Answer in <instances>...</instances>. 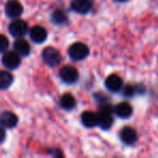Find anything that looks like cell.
Masks as SVG:
<instances>
[{"instance_id":"cell-7","label":"cell","mask_w":158,"mask_h":158,"mask_svg":"<svg viewBox=\"0 0 158 158\" xmlns=\"http://www.w3.org/2000/svg\"><path fill=\"white\" fill-rule=\"evenodd\" d=\"M23 13V6L18 0H9L6 5V14L11 19H16Z\"/></svg>"},{"instance_id":"cell-16","label":"cell","mask_w":158,"mask_h":158,"mask_svg":"<svg viewBox=\"0 0 158 158\" xmlns=\"http://www.w3.org/2000/svg\"><path fill=\"white\" fill-rule=\"evenodd\" d=\"M60 104L61 106L66 110H70L73 108H75L76 106V100L69 93H65L61 97V100H60Z\"/></svg>"},{"instance_id":"cell-20","label":"cell","mask_w":158,"mask_h":158,"mask_svg":"<svg viewBox=\"0 0 158 158\" xmlns=\"http://www.w3.org/2000/svg\"><path fill=\"white\" fill-rule=\"evenodd\" d=\"M8 47H9V40H8V38L5 35L0 34V53L5 52L8 49Z\"/></svg>"},{"instance_id":"cell-8","label":"cell","mask_w":158,"mask_h":158,"mask_svg":"<svg viewBox=\"0 0 158 158\" xmlns=\"http://www.w3.org/2000/svg\"><path fill=\"white\" fill-rule=\"evenodd\" d=\"M136 132L133 128L131 127H125L120 131V140L127 145H133L136 142Z\"/></svg>"},{"instance_id":"cell-18","label":"cell","mask_w":158,"mask_h":158,"mask_svg":"<svg viewBox=\"0 0 158 158\" xmlns=\"http://www.w3.org/2000/svg\"><path fill=\"white\" fill-rule=\"evenodd\" d=\"M52 21H53V23H55V24H57V25H63L67 22V16H66V14L64 13L63 11L56 10V11H54L52 14Z\"/></svg>"},{"instance_id":"cell-2","label":"cell","mask_w":158,"mask_h":158,"mask_svg":"<svg viewBox=\"0 0 158 158\" xmlns=\"http://www.w3.org/2000/svg\"><path fill=\"white\" fill-rule=\"evenodd\" d=\"M68 54L72 60L81 61L86 59L89 54V48L82 42H75L68 49Z\"/></svg>"},{"instance_id":"cell-3","label":"cell","mask_w":158,"mask_h":158,"mask_svg":"<svg viewBox=\"0 0 158 158\" xmlns=\"http://www.w3.org/2000/svg\"><path fill=\"white\" fill-rule=\"evenodd\" d=\"M42 59H44V63L47 65L51 66V67L57 66L62 61L60 51L56 50L55 48H53V47H48V48L44 49V51H42Z\"/></svg>"},{"instance_id":"cell-1","label":"cell","mask_w":158,"mask_h":158,"mask_svg":"<svg viewBox=\"0 0 158 158\" xmlns=\"http://www.w3.org/2000/svg\"><path fill=\"white\" fill-rule=\"evenodd\" d=\"M98 125L104 130H107L113 125V116L110 105H102L98 115Z\"/></svg>"},{"instance_id":"cell-22","label":"cell","mask_w":158,"mask_h":158,"mask_svg":"<svg viewBox=\"0 0 158 158\" xmlns=\"http://www.w3.org/2000/svg\"><path fill=\"white\" fill-rule=\"evenodd\" d=\"M116 1H120V2H125V1H127V0H116Z\"/></svg>"},{"instance_id":"cell-6","label":"cell","mask_w":158,"mask_h":158,"mask_svg":"<svg viewBox=\"0 0 158 158\" xmlns=\"http://www.w3.org/2000/svg\"><path fill=\"white\" fill-rule=\"evenodd\" d=\"M60 77L65 84H75L78 80L79 74L73 66H64L60 72Z\"/></svg>"},{"instance_id":"cell-4","label":"cell","mask_w":158,"mask_h":158,"mask_svg":"<svg viewBox=\"0 0 158 158\" xmlns=\"http://www.w3.org/2000/svg\"><path fill=\"white\" fill-rule=\"evenodd\" d=\"M27 31H28V25L25 21L15 20L9 25V31L13 37H23V36L26 35Z\"/></svg>"},{"instance_id":"cell-12","label":"cell","mask_w":158,"mask_h":158,"mask_svg":"<svg viewBox=\"0 0 158 158\" xmlns=\"http://www.w3.org/2000/svg\"><path fill=\"white\" fill-rule=\"evenodd\" d=\"M92 8V2L90 0H73L72 9L77 13H88Z\"/></svg>"},{"instance_id":"cell-11","label":"cell","mask_w":158,"mask_h":158,"mask_svg":"<svg viewBox=\"0 0 158 158\" xmlns=\"http://www.w3.org/2000/svg\"><path fill=\"white\" fill-rule=\"evenodd\" d=\"M29 36H31V39L33 40L36 44H42V42L46 41L47 39V31L41 26H34L33 28L29 31Z\"/></svg>"},{"instance_id":"cell-15","label":"cell","mask_w":158,"mask_h":158,"mask_svg":"<svg viewBox=\"0 0 158 158\" xmlns=\"http://www.w3.org/2000/svg\"><path fill=\"white\" fill-rule=\"evenodd\" d=\"M81 121L88 128L95 127L98 125V115L93 112H85L81 115Z\"/></svg>"},{"instance_id":"cell-21","label":"cell","mask_w":158,"mask_h":158,"mask_svg":"<svg viewBox=\"0 0 158 158\" xmlns=\"http://www.w3.org/2000/svg\"><path fill=\"white\" fill-rule=\"evenodd\" d=\"M5 139H6V131L3 128L0 127V144H2Z\"/></svg>"},{"instance_id":"cell-17","label":"cell","mask_w":158,"mask_h":158,"mask_svg":"<svg viewBox=\"0 0 158 158\" xmlns=\"http://www.w3.org/2000/svg\"><path fill=\"white\" fill-rule=\"evenodd\" d=\"M13 82V76L11 73L6 72V70H1L0 72V89L5 90L8 89Z\"/></svg>"},{"instance_id":"cell-19","label":"cell","mask_w":158,"mask_h":158,"mask_svg":"<svg viewBox=\"0 0 158 158\" xmlns=\"http://www.w3.org/2000/svg\"><path fill=\"white\" fill-rule=\"evenodd\" d=\"M136 91H138L136 87L132 86V85H127V86L125 87V89H123V94L126 95V97H128V98H131V97H133V95L135 94Z\"/></svg>"},{"instance_id":"cell-9","label":"cell","mask_w":158,"mask_h":158,"mask_svg":"<svg viewBox=\"0 0 158 158\" xmlns=\"http://www.w3.org/2000/svg\"><path fill=\"white\" fill-rule=\"evenodd\" d=\"M105 86L110 91L117 92L123 87V79L116 74H112L105 79Z\"/></svg>"},{"instance_id":"cell-13","label":"cell","mask_w":158,"mask_h":158,"mask_svg":"<svg viewBox=\"0 0 158 158\" xmlns=\"http://www.w3.org/2000/svg\"><path fill=\"white\" fill-rule=\"evenodd\" d=\"M115 114L120 118H129L132 115V106L129 103H119L118 105L115 107Z\"/></svg>"},{"instance_id":"cell-14","label":"cell","mask_w":158,"mask_h":158,"mask_svg":"<svg viewBox=\"0 0 158 158\" xmlns=\"http://www.w3.org/2000/svg\"><path fill=\"white\" fill-rule=\"evenodd\" d=\"M13 46H14V51L16 53H19L20 55L26 56V55H28L31 53V46H29V44L26 40L22 39V38L16 40Z\"/></svg>"},{"instance_id":"cell-5","label":"cell","mask_w":158,"mask_h":158,"mask_svg":"<svg viewBox=\"0 0 158 158\" xmlns=\"http://www.w3.org/2000/svg\"><path fill=\"white\" fill-rule=\"evenodd\" d=\"M2 63L9 69H15L20 66L21 57L20 54L16 53L15 51H9L6 52L2 56Z\"/></svg>"},{"instance_id":"cell-10","label":"cell","mask_w":158,"mask_h":158,"mask_svg":"<svg viewBox=\"0 0 158 158\" xmlns=\"http://www.w3.org/2000/svg\"><path fill=\"white\" fill-rule=\"evenodd\" d=\"M18 121V116L12 112H3L0 116V123L5 128H14Z\"/></svg>"}]
</instances>
